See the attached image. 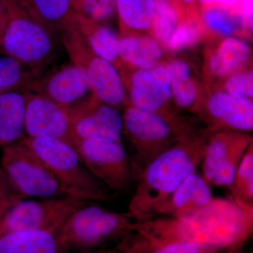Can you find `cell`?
Segmentation results:
<instances>
[{
  "label": "cell",
  "mask_w": 253,
  "mask_h": 253,
  "mask_svg": "<svg viewBox=\"0 0 253 253\" xmlns=\"http://www.w3.org/2000/svg\"><path fill=\"white\" fill-rule=\"evenodd\" d=\"M21 140L49 168L66 196L108 203L116 198V194L88 170L77 150L71 145L49 137L25 136Z\"/></svg>",
  "instance_id": "obj_4"
},
{
  "label": "cell",
  "mask_w": 253,
  "mask_h": 253,
  "mask_svg": "<svg viewBox=\"0 0 253 253\" xmlns=\"http://www.w3.org/2000/svg\"><path fill=\"white\" fill-rule=\"evenodd\" d=\"M253 227V210L241 207L233 199L214 198L188 217L136 221L129 239L142 247L188 241L227 251L244 249L252 235Z\"/></svg>",
  "instance_id": "obj_1"
},
{
  "label": "cell",
  "mask_w": 253,
  "mask_h": 253,
  "mask_svg": "<svg viewBox=\"0 0 253 253\" xmlns=\"http://www.w3.org/2000/svg\"><path fill=\"white\" fill-rule=\"evenodd\" d=\"M60 38L72 63L84 71L92 94L118 110L126 109L129 101L121 73L112 63L95 54L78 29L72 14Z\"/></svg>",
  "instance_id": "obj_7"
},
{
  "label": "cell",
  "mask_w": 253,
  "mask_h": 253,
  "mask_svg": "<svg viewBox=\"0 0 253 253\" xmlns=\"http://www.w3.org/2000/svg\"><path fill=\"white\" fill-rule=\"evenodd\" d=\"M23 199L0 168V221L10 208Z\"/></svg>",
  "instance_id": "obj_34"
},
{
  "label": "cell",
  "mask_w": 253,
  "mask_h": 253,
  "mask_svg": "<svg viewBox=\"0 0 253 253\" xmlns=\"http://www.w3.org/2000/svg\"><path fill=\"white\" fill-rule=\"evenodd\" d=\"M89 202L72 196L21 200L6 211L0 221V236L33 230L57 234L71 214Z\"/></svg>",
  "instance_id": "obj_10"
},
{
  "label": "cell",
  "mask_w": 253,
  "mask_h": 253,
  "mask_svg": "<svg viewBox=\"0 0 253 253\" xmlns=\"http://www.w3.org/2000/svg\"><path fill=\"white\" fill-rule=\"evenodd\" d=\"M194 114L206 126L208 135L219 131L250 133L253 129V99L215 89L205 96Z\"/></svg>",
  "instance_id": "obj_13"
},
{
  "label": "cell",
  "mask_w": 253,
  "mask_h": 253,
  "mask_svg": "<svg viewBox=\"0 0 253 253\" xmlns=\"http://www.w3.org/2000/svg\"><path fill=\"white\" fill-rule=\"evenodd\" d=\"M239 0H198L201 6H211V5H220L226 7H235Z\"/></svg>",
  "instance_id": "obj_36"
},
{
  "label": "cell",
  "mask_w": 253,
  "mask_h": 253,
  "mask_svg": "<svg viewBox=\"0 0 253 253\" xmlns=\"http://www.w3.org/2000/svg\"><path fill=\"white\" fill-rule=\"evenodd\" d=\"M207 33L198 13L186 14L168 42L165 51L178 53L194 48L206 38Z\"/></svg>",
  "instance_id": "obj_28"
},
{
  "label": "cell",
  "mask_w": 253,
  "mask_h": 253,
  "mask_svg": "<svg viewBox=\"0 0 253 253\" xmlns=\"http://www.w3.org/2000/svg\"><path fill=\"white\" fill-rule=\"evenodd\" d=\"M253 142L250 133L219 131L208 136L201 164V174L208 184L229 189L240 163Z\"/></svg>",
  "instance_id": "obj_12"
},
{
  "label": "cell",
  "mask_w": 253,
  "mask_h": 253,
  "mask_svg": "<svg viewBox=\"0 0 253 253\" xmlns=\"http://www.w3.org/2000/svg\"><path fill=\"white\" fill-rule=\"evenodd\" d=\"M118 71L131 106L157 113L186 134L195 130L172 106L174 102L167 61L146 69H131L121 63Z\"/></svg>",
  "instance_id": "obj_8"
},
{
  "label": "cell",
  "mask_w": 253,
  "mask_h": 253,
  "mask_svg": "<svg viewBox=\"0 0 253 253\" xmlns=\"http://www.w3.org/2000/svg\"><path fill=\"white\" fill-rule=\"evenodd\" d=\"M186 14H193L198 13V0H179Z\"/></svg>",
  "instance_id": "obj_38"
},
{
  "label": "cell",
  "mask_w": 253,
  "mask_h": 253,
  "mask_svg": "<svg viewBox=\"0 0 253 253\" xmlns=\"http://www.w3.org/2000/svg\"><path fill=\"white\" fill-rule=\"evenodd\" d=\"M70 117L78 142L83 139L122 141L123 117L119 110L93 94L71 106Z\"/></svg>",
  "instance_id": "obj_15"
},
{
  "label": "cell",
  "mask_w": 253,
  "mask_h": 253,
  "mask_svg": "<svg viewBox=\"0 0 253 253\" xmlns=\"http://www.w3.org/2000/svg\"><path fill=\"white\" fill-rule=\"evenodd\" d=\"M223 89L228 94L238 97L253 99V71L247 68L231 75L223 82Z\"/></svg>",
  "instance_id": "obj_33"
},
{
  "label": "cell",
  "mask_w": 253,
  "mask_h": 253,
  "mask_svg": "<svg viewBox=\"0 0 253 253\" xmlns=\"http://www.w3.org/2000/svg\"><path fill=\"white\" fill-rule=\"evenodd\" d=\"M35 76L36 73L17 60L4 54L0 56V94L11 91L23 93Z\"/></svg>",
  "instance_id": "obj_30"
},
{
  "label": "cell",
  "mask_w": 253,
  "mask_h": 253,
  "mask_svg": "<svg viewBox=\"0 0 253 253\" xmlns=\"http://www.w3.org/2000/svg\"><path fill=\"white\" fill-rule=\"evenodd\" d=\"M229 190L236 204L253 210V142L240 163Z\"/></svg>",
  "instance_id": "obj_29"
},
{
  "label": "cell",
  "mask_w": 253,
  "mask_h": 253,
  "mask_svg": "<svg viewBox=\"0 0 253 253\" xmlns=\"http://www.w3.org/2000/svg\"><path fill=\"white\" fill-rule=\"evenodd\" d=\"M78 151L88 170L113 194L125 192L134 181L122 141L83 139L78 141Z\"/></svg>",
  "instance_id": "obj_11"
},
{
  "label": "cell",
  "mask_w": 253,
  "mask_h": 253,
  "mask_svg": "<svg viewBox=\"0 0 253 253\" xmlns=\"http://www.w3.org/2000/svg\"><path fill=\"white\" fill-rule=\"evenodd\" d=\"M119 55L126 67L146 69L164 61L165 51L151 35L130 32L121 34Z\"/></svg>",
  "instance_id": "obj_20"
},
{
  "label": "cell",
  "mask_w": 253,
  "mask_h": 253,
  "mask_svg": "<svg viewBox=\"0 0 253 253\" xmlns=\"http://www.w3.org/2000/svg\"><path fill=\"white\" fill-rule=\"evenodd\" d=\"M208 136L205 130L186 136L150 163L128 205L129 217L135 221L151 219L184 179L197 172Z\"/></svg>",
  "instance_id": "obj_2"
},
{
  "label": "cell",
  "mask_w": 253,
  "mask_h": 253,
  "mask_svg": "<svg viewBox=\"0 0 253 253\" xmlns=\"http://www.w3.org/2000/svg\"><path fill=\"white\" fill-rule=\"evenodd\" d=\"M236 253V252H229V253Z\"/></svg>",
  "instance_id": "obj_40"
},
{
  "label": "cell",
  "mask_w": 253,
  "mask_h": 253,
  "mask_svg": "<svg viewBox=\"0 0 253 253\" xmlns=\"http://www.w3.org/2000/svg\"><path fill=\"white\" fill-rule=\"evenodd\" d=\"M23 94L26 136L59 139L78 151V142L70 117L71 107L61 106L39 95L29 92Z\"/></svg>",
  "instance_id": "obj_14"
},
{
  "label": "cell",
  "mask_w": 253,
  "mask_h": 253,
  "mask_svg": "<svg viewBox=\"0 0 253 253\" xmlns=\"http://www.w3.org/2000/svg\"><path fill=\"white\" fill-rule=\"evenodd\" d=\"M72 17L82 36L95 54L112 63L118 70L122 63L119 55L121 36L111 28L81 15L72 12Z\"/></svg>",
  "instance_id": "obj_21"
},
{
  "label": "cell",
  "mask_w": 253,
  "mask_h": 253,
  "mask_svg": "<svg viewBox=\"0 0 253 253\" xmlns=\"http://www.w3.org/2000/svg\"><path fill=\"white\" fill-rule=\"evenodd\" d=\"M75 14L101 23L112 16L116 9V0H71Z\"/></svg>",
  "instance_id": "obj_32"
},
{
  "label": "cell",
  "mask_w": 253,
  "mask_h": 253,
  "mask_svg": "<svg viewBox=\"0 0 253 253\" xmlns=\"http://www.w3.org/2000/svg\"><path fill=\"white\" fill-rule=\"evenodd\" d=\"M213 199L212 186L202 174L194 172L157 208L151 218L188 217L202 209Z\"/></svg>",
  "instance_id": "obj_18"
},
{
  "label": "cell",
  "mask_w": 253,
  "mask_h": 253,
  "mask_svg": "<svg viewBox=\"0 0 253 253\" xmlns=\"http://www.w3.org/2000/svg\"><path fill=\"white\" fill-rule=\"evenodd\" d=\"M155 14L149 34L160 43L165 51L186 13L179 0H155Z\"/></svg>",
  "instance_id": "obj_26"
},
{
  "label": "cell",
  "mask_w": 253,
  "mask_h": 253,
  "mask_svg": "<svg viewBox=\"0 0 253 253\" xmlns=\"http://www.w3.org/2000/svg\"><path fill=\"white\" fill-rule=\"evenodd\" d=\"M89 89L84 71L73 63L48 68L28 83L23 92L39 95L61 106L71 107Z\"/></svg>",
  "instance_id": "obj_16"
},
{
  "label": "cell",
  "mask_w": 253,
  "mask_h": 253,
  "mask_svg": "<svg viewBox=\"0 0 253 253\" xmlns=\"http://www.w3.org/2000/svg\"><path fill=\"white\" fill-rule=\"evenodd\" d=\"M7 25V16L4 6L0 2V41L4 36L5 30Z\"/></svg>",
  "instance_id": "obj_39"
},
{
  "label": "cell",
  "mask_w": 253,
  "mask_h": 253,
  "mask_svg": "<svg viewBox=\"0 0 253 253\" xmlns=\"http://www.w3.org/2000/svg\"><path fill=\"white\" fill-rule=\"evenodd\" d=\"M0 253H60V250L54 233L21 231L0 236Z\"/></svg>",
  "instance_id": "obj_23"
},
{
  "label": "cell",
  "mask_w": 253,
  "mask_h": 253,
  "mask_svg": "<svg viewBox=\"0 0 253 253\" xmlns=\"http://www.w3.org/2000/svg\"><path fill=\"white\" fill-rule=\"evenodd\" d=\"M24 131V97L17 91L0 94V146L20 140Z\"/></svg>",
  "instance_id": "obj_24"
},
{
  "label": "cell",
  "mask_w": 253,
  "mask_h": 253,
  "mask_svg": "<svg viewBox=\"0 0 253 253\" xmlns=\"http://www.w3.org/2000/svg\"><path fill=\"white\" fill-rule=\"evenodd\" d=\"M167 64L176 109L195 113L204 101L205 91L194 68L189 61L179 58L169 60Z\"/></svg>",
  "instance_id": "obj_19"
},
{
  "label": "cell",
  "mask_w": 253,
  "mask_h": 253,
  "mask_svg": "<svg viewBox=\"0 0 253 253\" xmlns=\"http://www.w3.org/2000/svg\"><path fill=\"white\" fill-rule=\"evenodd\" d=\"M83 253H132L130 250L124 245L120 244L116 249L106 250H93Z\"/></svg>",
  "instance_id": "obj_37"
},
{
  "label": "cell",
  "mask_w": 253,
  "mask_h": 253,
  "mask_svg": "<svg viewBox=\"0 0 253 253\" xmlns=\"http://www.w3.org/2000/svg\"><path fill=\"white\" fill-rule=\"evenodd\" d=\"M250 28L253 29V0H239L236 5Z\"/></svg>",
  "instance_id": "obj_35"
},
{
  "label": "cell",
  "mask_w": 253,
  "mask_h": 253,
  "mask_svg": "<svg viewBox=\"0 0 253 253\" xmlns=\"http://www.w3.org/2000/svg\"><path fill=\"white\" fill-rule=\"evenodd\" d=\"M252 49L238 37L221 38L205 54V75L208 82H224L231 75L250 67Z\"/></svg>",
  "instance_id": "obj_17"
},
{
  "label": "cell",
  "mask_w": 253,
  "mask_h": 253,
  "mask_svg": "<svg viewBox=\"0 0 253 253\" xmlns=\"http://www.w3.org/2000/svg\"><path fill=\"white\" fill-rule=\"evenodd\" d=\"M155 7V0H116L121 34L150 32Z\"/></svg>",
  "instance_id": "obj_25"
},
{
  "label": "cell",
  "mask_w": 253,
  "mask_h": 253,
  "mask_svg": "<svg viewBox=\"0 0 253 253\" xmlns=\"http://www.w3.org/2000/svg\"><path fill=\"white\" fill-rule=\"evenodd\" d=\"M25 6L53 34L59 37L72 14L71 0H21Z\"/></svg>",
  "instance_id": "obj_27"
},
{
  "label": "cell",
  "mask_w": 253,
  "mask_h": 253,
  "mask_svg": "<svg viewBox=\"0 0 253 253\" xmlns=\"http://www.w3.org/2000/svg\"><path fill=\"white\" fill-rule=\"evenodd\" d=\"M122 141L138 181L154 160L172 147L186 134L162 116L129 105L124 109Z\"/></svg>",
  "instance_id": "obj_5"
},
{
  "label": "cell",
  "mask_w": 253,
  "mask_h": 253,
  "mask_svg": "<svg viewBox=\"0 0 253 253\" xmlns=\"http://www.w3.org/2000/svg\"><path fill=\"white\" fill-rule=\"evenodd\" d=\"M198 14L207 33L220 38H242L252 31L236 6L232 8L220 5L201 6Z\"/></svg>",
  "instance_id": "obj_22"
},
{
  "label": "cell",
  "mask_w": 253,
  "mask_h": 253,
  "mask_svg": "<svg viewBox=\"0 0 253 253\" xmlns=\"http://www.w3.org/2000/svg\"><path fill=\"white\" fill-rule=\"evenodd\" d=\"M0 2L7 16L0 54L17 60L36 75L49 68L57 56L61 38L43 26L21 0Z\"/></svg>",
  "instance_id": "obj_3"
},
{
  "label": "cell",
  "mask_w": 253,
  "mask_h": 253,
  "mask_svg": "<svg viewBox=\"0 0 253 253\" xmlns=\"http://www.w3.org/2000/svg\"><path fill=\"white\" fill-rule=\"evenodd\" d=\"M0 168L23 199L68 196L49 168L21 139L3 146Z\"/></svg>",
  "instance_id": "obj_9"
},
{
  "label": "cell",
  "mask_w": 253,
  "mask_h": 253,
  "mask_svg": "<svg viewBox=\"0 0 253 253\" xmlns=\"http://www.w3.org/2000/svg\"><path fill=\"white\" fill-rule=\"evenodd\" d=\"M121 242L126 245L132 253H227L236 250L243 249L218 251L188 241H174L151 247H142L133 244L126 237L123 238Z\"/></svg>",
  "instance_id": "obj_31"
},
{
  "label": "cell",
  "mask_w": 253,
  "mask_h": 253,
  "mask_svg": "<svg viewBox=\"0 0 253 253\" xmlns=\"http://www.w3.org/2000/svg\"><path fill=\"white\" fill-rule=\"evenodd\" d=\"M135 221L126 212L86 204L73 212L58 231L60 253L70 249L93 251L134 232Z\"/></svg>",
  "instance_id": "obj_6"
}]
</instances>
